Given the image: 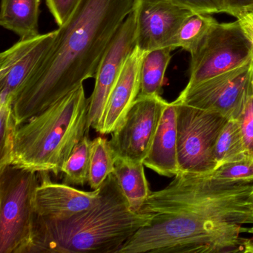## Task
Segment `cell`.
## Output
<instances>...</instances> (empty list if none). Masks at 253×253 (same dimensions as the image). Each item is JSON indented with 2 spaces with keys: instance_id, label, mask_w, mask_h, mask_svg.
Listing matches in <instances>:
<instances>
[{
  "instance_id": "6da1fadb",
  "label": "cell",
  "mask_w": 253,
  "mask_h": 253,
  "mask_svg": "<svg viewBox=\"0 0 253 253\" xmlns=\"http://www.w3.org/2000/svg\"><path fill=\"white\" fill-rule=\"evenodd\" d=\"M140 213L150 221L118 253H244L253 225V181L180 172L151 192Z\"/></svg>"
},
{
  "instance_id": "7a4b0ae2",
  "label": "cell",
  "mask_w": 253,
  "mask_h": 253,
  "mask_svg": "<svg viewBox=\"0 0 253 253\" xmlns=\"http://www.w3.org/2000/svg\"><path fill=\"white\" fill-rule=\"evenodd\" d=\"M137 0H80L57 29L51 49L17 93L13 104L18 125L95 78L117 32Z\"/></svg>"
},
{
  "instance_id": "3957f363",
  "label": "cell",
  "mask_w": 253,
  "mask_h": 253,
  "mask_svg": "<svg viewBox=\"0 0 253 253\" xmlns=\"http://www.w3.org/2000/svg\"><path fill=\"white\" fill-rule=\"evenodd\" d=\"M96 205L61 220L37 217L31 253H118L150 221V213L130 210L115 174L100 188Z\"/></svg>"
},
{
  "instance_id": "277c9868",
  "label": "cell",
  "mask_w": 253,
  "mask_h": 253,
  "mask_svg": "<svg viewBox=\"0 0 253 253\" xmlns=\"http://www.w3.org/2000/svg\"><path fill=\"white\" fill-rule=\"evenodd\" d=\"M88 98L81 85L19 127L11 164L58 175L88 134Z\"/></svg>"
},
{
  "instance_id": "5b68a950",
  "label": "cell",
  "mask_w": 253,
  "mask_h": 253,
  "mask_svg": "<svg viewBox=\"0 0 253 253\" xmlns=\"http://www.w3.org/2000/svg\"><path fill=\"white\" fill-rule=\"evenodd\" d=\"M39 173L16 166L0 169V253H31Z\"/></svg>"
},
{
  "instance_id": "8992f818",
  "label": "cell",
  "mask_w": 253,
  "mask_h": 253,
  "mask_svg": "<svg viewBox=\"0 0 253 253\" xmlns=\"http://www.w3.org/2000/svg\"><path fill=\"white\" fill-rule=\"evenodd\" d=\"M180 172L210 174L217 168L214 148L229 118L174 100Z\"/></svg>"
},
{
  "instance_id": "52a82bcc",
  "label": "cell",
  "mask_w": 253,
  "mask_h": 253,
  "mask_svg": "<svg viewBox=\"0 0 253 253\" xmlns=\"http://www.w3.org/2000/svg\"><path fill=\"white\" fill-rule=\"evenodd\" d=\"M253 59V43L240 22L217 23L191 54L186 88L244 66Z\"/></svg>"
},
{
  "instance_id": "ba28073f",
  "label": "cell",
  "mask_w": 253,
  "mask_h": 253,
  "mask_svg": "<svg viewBox=\"0 0 253 253\" xmlns=\"http://www.w3.org/2000/svg\"><path fill=\"white\" fill-rule=\"evenodd\" d=\"M253 60L190 88H185L175 101L217 112L229 119H238L244 110L251 84Z\"/></svg>"
},
{
  "instance_id": "9c48e42d",
  "label": "cell",
  "mask_w": 253,
  "mask_h": 253,
  "mask_svg": "<svg viewBox=\"0 0 253 253\" xmlns=\"http://www.w3.org/2000/svg\"><path fill=\"white\" fill-rule=\"evenodd\" d=\"M167 103L161 95H138L109 140L117 159L143 163Z\"/></svg>"
},
{
  "instance_id": "30bf717a",
  "label": "cell",
  "mask_w": 253,
  "mask_h": 253,
  "mask_svg": "<svg viewBox=\"0 0 253 253\" xmlns=\"http://www.w3.org/2000/svg\"><path fill=\"white\" fill-rule=\"evenodd\" d=\"M133 12L117 32L97 69L94 90L88 98V131L91 128L97 132L101 131L111 93L118 82L124 63L135 48V20Z\"/></svg>"
},
{
  "instance_id": "8fae6325",
  "label": "cell",
  "mask_w": 253,
  "mask_h": 253,
  "mask_svg": "<svg viewBox=\"0 0 253 253\" xmlns=\"http://www.w3.org/2000/svg\"><path fill=\"white\" fill-rule=\"evenodd\" d=\"M195 11L170 0H137L134 11L136 47L143 52L174 47L183 22Z\"/></svg>"
},
{
  "instance_id": "7c38bea8",
  "label": "cell",
  "mask_w": 253,
  "mask_h": 253,
  "mask_svg": "<svg viewBox=\"0 0 253 253\" xmlns=\"http://www.w3.org/2000/svg\"><path fill=\"white\" fill-rule=\"evenodd\" d=\"M57 29L20 39L0 54V105L14 104L16 96L46 57Z\"/></svg>"
},
{
  "instance_id": "4fadbf2b",
  "label": "cell",
  "mask_w": 253,
  "mask_h": 253,
  "mask_svg": "<svg viewBox=\"0 0 253 253\" xmlns=\"http://www.w3.org/2000/svg\"><path fill=\"white\" fill-rule=\"evenodd\" d=\"M39 174L41 180L35 191V207L41 218H68L91 208L100 201V189L85 192L64 183L53 182L49 172Z\"/></svg>"
},
{
  "instance_id": "5bb4252c",
  "label": "cell",
  "mask_w": 253,
  "mask_h": 253,
  "mask_svg": "<svg viewBox=\"0 0 253 253\" xmlns=\"http://www.w3.org/2000/svg\"><path fill=\"white\" fill-rule=\"evenodd\" d=\"M144 52L135 47L124 63L108 100L100 134H112L124 122L140 91V68Z\"/></svg>"
},
{
  "instance_id": "9a60e30c",
  "label": "cell",
  "mask_w": 253,
  "mask_h": 253,
  "mask_svg": "<svg viewBox=\"0 0 253 253\" xmlns=\"http://www.w3.org/2000/svg\"><path fill=\"white\" fill-rule=\"evenodd\" d=\"M143 164L160 175L166 177H174L180 173L177 157V108L174 102L166 105Z\"/></svg>"
},
{
  "instance_id": "2e32d148",
  "label": "cell",
  "mask_w": 253,
  "mask_h": 253,
  "mask_svg": "<svg viewBox=\"0 0 253 253\" xmlns=\"http://www.w3.org/2000/svg\"><path fill=\"white\" fill-rule=\"evenodd\" d=\"M41 0H2L0 25L20 39L40 35Z\"/></svg>"
},
{
  "instance_id": "e0dca14e",
  "label": "cell",
  "mask_w": 253,
  "mask_h": 253,
  "mask_svg": "<svg viewBox=\"0 0 253 253\" xmlns=\"http://www.w3.org/2000/svg\"><path fill=\"white\" fill-rule=\"evenodd\" d=\"M144 164L142 162H133L126 160L117 159L113 174L126 198L130 210L135 213H140L152 191L144 171Z\"/></svg>"
},
{
  "instance_id": "ac0fdd59",
  "label": "cell",
  "mask_w": 253,
  "mask_h": 253,
  "mask_svg": "<svg viewBox=\"0 0 253 253\" xmlns=\"http://www.w3.org/2000/svg\"><path fill=\"white\" fill-rule=\"evenodd\" d=\"M171 48L152 50L143 54L140 68L139 95H161L167 68L171 59Z\"/></svg>"
},
{
  "instance_id": "d6986e66",
  "label": "cell",
  "mask_w": 253,
  "mask_h": 253,
  "mask_svg": "<svg viewBox=\"0 0 253 253\" xmlns=\"http://www.w3.org/2000/svg\"><path fill=\"white\" fill-rule=\"evenodd\" d=\"M217 23L211 14L195 11L180 26L174 41V48H181L192 54Z\"/></svg>"
},
{
  "instance_id": "ffe728a7",
  "label": "cell",
  "mask_w": 253,
  "mask_h": 253,
  "mask_svg": "<svg viewBox=\"0 0 253 253\" xmlns=\"http://www.w3.org/2000/svg\"><path fill=\"white\" fill-rule=\"evenodd\" d=\"M92 140L88 134L75 146L62 169L66 184L84 186L89 180Z\"/></svg>"
},
{
  "instance_id": "44dd1931",
  "label": "cell",
  "mask_w": 253,
  "mask_h": 253,
  "mask_svg": "<svg viewBox=\"0 0 253 253\" xmlns=\"http://www.w3.org/2000/svg\"><path fill=\"white\" fill-rule=\"evenodd\" d=\"M117 158L106 137L99 136L92 140L88 184L93 190L100 189L113 174Z\"/></svg>"
},
{
  "instance_id": "7402d4cb",
  "label": "cell",
  "mask_w": 253,
  "mask_h": 253,
  "mask_svg": "<svg viewBox=\"0 0 253 253\" xmlns=\"http://www.w3.org/2000/svg\"><path fill=\"white\" fill-rule=\"evenodd\" d=\"M214 158L217 167L247 158L238 120L229 119L223 127L214 148Z\"/></svg>"
},
{
  "instance_id": "603a6c76",
  "label": "cell",
  "mask_w": 253,
  "mask_h": 253,
  "mask_svg": "<svg viewBox=\"0 0 253 253\" xmlns=\"http://www.w3.org/2000/svg\"><path fill=\"white\" fill-rule=\"evenodd\" d=\"M19 127L12 103L0 105V169L12 162L14 141Z\"/></svg>"
},
{
  "instance_id": "cb8c5ba5",
  "label": "cell",
  "mask_w": 253,
  "mask_h": 253,
  "mask_svg": "<svg viewBox=\"0 0 253 253\" xmlns=\"http://www.w3.org/2000/svg\"><path fill=\"white\" fill-rule=\"evenodd\" d=\"M210 175L237 181H253V160L249 158L219 166Z\"/></svg>"
},
{
  "instance_id": "d4e9b609",
  "label": "cell",
  "mask_w": 253,
  "mask_h": 253,
  "mask_svg": "<svg viewBox=\"0 0 253 253\" xmlns=\"http://www.w3.org/2000/svg\"><path fill=\"white\" fill-rule=\"evenodd\" d=\"M237 120L239 123L246 155L247 158L253 160V84L252 80L244 110Z\"/></svg>"
},
{
  "instance_id": "484cf974",
  "label": "cell",
  "mask_w": 253,
  "mask_h": 253,
  "mask_svg": "<svg viewBox=\"0 0 253 253\" xmlns=\"http://www.w3.org/2000/svg\"><path fill=\"white\" fill-rule=\"evenodd\" d=\"M80 0H45L47 8L57 26H61L76 8Z\"/></svg>"
},
{
  "instance_id": "4316f807",
  "label": "cell",
  "mask_w": 253,
  "mask_h": 253,
  "mask_svg": "<svg viewBox=\"0 0 253 253\" xmlns=\"http://www.w3.org/2000/svg\"><path fill=\"white\" fill-rule=\"evenodd\" d=\"M171 2L196 12L207 14L223 13L222 0H170Z\"/></svg>"
},
{
  "instance_id": "83f0119b",
  "label": "cell",
  "mask_w": 253,
  "mask_h": 253,
  "mask_svg": "<svg viewBox=\"0 0 253 253\" xmlns=\"http://www.w3.org/2000/svg\"><path fill=\"white\" fill-rule=\"evenodd\" d=\"M223 4V13L229 14L237 19L251 11L253 8V0H222Z\"/></svg>"
},
{
  "instance_id": "f1b7e54d",
  "label": "cell",
  "mask_w": 253,
  "mask_h": 253,
  "mask_svg": "<svg viewBox=\"0 0 253 253\" xmlns=\"http://www.w3.org/2000/svg\"><path fill=\"white\" fill-rule=\"evenodd\" d=\"M237 20L241 23L247 37L253 41V11H247L240 16Z\"/></svg>"
},
{
  "instance_id": "f546056e",
  "label": "cell",
  "mask_w": 253,
  "mask_h": 253,
  "mask_svg": "<svg viewBox=\"0 0 253 253\" xmlns=\"http://www.w3.org/2000/svg\"><path fill=\"white\" fill-rule=\"evenodd\" d=\"M247 233L253 235V225L248 228ZM244 253H253V238H248L247 242L244 244Z\"/></svg>"
},
{
  "instance_id": "4dcf8cb0",
  "label": "cell",
  "mask_w": 253,
  "mask_h": 253,
  "mask_svg": "<svg viewBox=\"0 0 253 253\" xmlns=\"http://www.w3.org/2000/svg\"><path fill=\"white\" fill-rule=\"evenodd\" d=\"M252 82L253 84V70H252Z\"/></svg>"
},
{
  "instance_id": "1f68e13d",
  "label": "cell",
  "mask_w": 253,
  "mask_h": 253,
  "mask_svg": "<svg viewBox=\"0 0 253 253\" xmlns=\"http://www.w3.org/2000/svg\"><path fill=\"white\" fill-rule=\"evenodd\" d=\"M251 11H253V9L251 10Z\"/></svg>"
}]
</instances>
